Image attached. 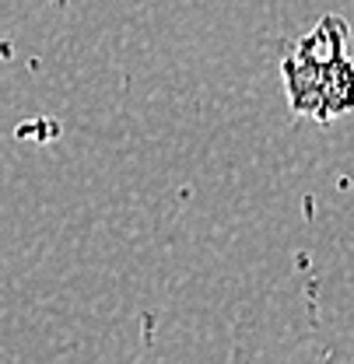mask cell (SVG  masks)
<instances>
[{"label":"cell","instance_id":"1","mask_svg":"<svg viewBox=\"0 0 354 364\" xmlns=\"http://www.w3.org/2000/svg\"><path fill=\"white\" fill-rule=\"evenodd\" d=\"M295 53L309 56V60H316V63H333V60L348 56V21L337 18V14L319 18L309 36L298 39Z\"/></svg>","mask_w":354,"mask_h":364}]
</instances>
